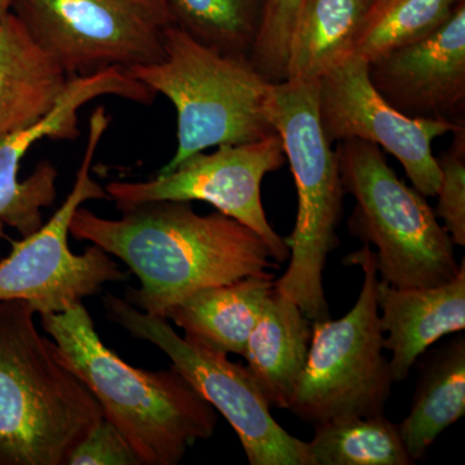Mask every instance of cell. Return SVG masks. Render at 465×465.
<instances>
[{
	"label": "cell",
	"mask_w": 465,
	"mask_h": 465,
	"mask_svg": "<svg viewBox=\"0 0 465 465\" xmlns=\"http://www.w3.org/2000/svg\"><path fill=\"white\" fill-rule=\"evenodd\" d=\"M119 213V219H106L78 207L70 235L128 266L142 286L128 287L124 300L150 316L166 317L198 290L274 278L272 269L280 268L255 232L219 211L203 216L191 202L155 201Z\"/></svg>",
	"instance_id": "1"
},
{
	"label": "cell",
	"mask_w": 465,
	"mask_h": 465,
	"mask_svg": "<svg viewBox=\"0 0 465 465\" xmlns=\"http://www.w3.org/2000/svg\"><path fill=\"white\" fill-rule=\"evenodd\" d=\"M41 322L140 464H179L198 440L215 433L216 410L176 367L148 371L124 362L101 341L84 302L43 314Z\"/></svg>",
	"instance_id": "2"
},
{
	"label": "cell",
	"mask_w": 465,
	"mask_h": 465,
	"mask_svg": "<svg viewBox=\"0 0 465 465\" xmlns=\"http://www.w3.org/2000/svg\"><path fill=\"white\" fill-rule=\"evenodd\" d=\"M35 314L24 300L0 302V465H66L105 418Z\"/></svg>",
	"instance_id": "3"
},
{
	"label": "cell",
	"mask_w": 465,
	"mask_h": 465,
	"mask_svg": "<svg viewBox=\"0 0 465 465\" xmlns=\"http://www.w3.org/2000/svg\"><path fill=\"white\" fill-rule=\"evenodd\" d=\"M127 72L176 110V152L158 173L208 148L278 134L269 115L273 84L249 58L207 47L180 27H168L163 60Z\"/></svg>",
	"instance_id": "4"
},
{
	"label": "cell",
	"mask_w": 465,
	"mask_h": 465,
	"mask_svg": "<svg viewBox=\"0 0 465 465\" xmlns=\"http://www.w3.org/2000/svg\"><path fill=\"white\" fill-rule=\"evenodd\" d=\"M318 82L273 84L269 108L298 191L295 228L284 238L290 264L273 289L298 304L311 322L331 320L323 272L339 246L345 194L335 150L321 128Z\"/></svg>",
	"instance_id": "5"
},
{
	"label": "cell",
	"mask_w": 465,
	"mask_h": 465,
	"mask_svg": "<svg viewBox=\"0 0 465 465\" xmlns=\"http://www.w3.org/2000/svg\"><path fill=\"white\" fill-rule=\"evenodd\" d=\"M342 191L356 201L349 231L375 246L379 280L394 287H430L457 277L454 242L423 194L401 182L381 149L345 139L335 150Z\"/></svg>",
	"instance_id": "6"
},
{
	"label": "cell",
	"mask_w": 465,
	"mask_h": 465,
	"mask_svg": "<svg viewBox=\"0 0 465 465\" xmlns=\"http://www.w3.org/2000/svg\"><path fill=\"white\" fill-rule=\"evenodd\" d=\"M358 265L363 284L354 307L338 321L312 322L307 362L289 406L291 414L317 425L384 415L391 397L390 361L376 304L374 251L370 244L342 260Z\"/></svg>",
	"instance_id": "7"
},
{
	"label": "cell",
	"mask_w": 465,
	"mask_h": 465,
	"mask_svg": "<svg viewBox=\"0 0 465 465\" xmlns=\"http://www.w3.org/2000/svg\"><path fill=\"white\" fill-rule=\"evenodd\" d=\"M110 121L112 116L103 106L92 112L74 185L51 219L23 240L8 238L11 252L0 262V302L24 300L39 316L61 313L99 295L104 284L130 277L96 244L81 255L69 247L70 223L76 208L88 201H110L105 188L91 177L92 162Z\"/></svg>",
	"instance_id": "8"
},
{
	"label": "cell",
	"mask_w": 465,
	"mask_h": 465,
	"mask_svg": "<svg viewBox=\"0 0 465 465\" xmlns=\"http://www.w3.org/2000/svg\"><path fill=\"white\" fill-rule=\"evenodd\" d=\"M11 14L67 75L163 60L164 0H14Z\"/></svg>",
	"instance_id": "9"
},
{
	"label": "cell",
	"mask_w": 465,
	"mask_h": 465,
	"mask_svg": "<svg viewBox=\"0 0 465 465\" xmlns=\"http://www.w3.org/2000/svg\"><path fill=\"white\" fill-rule=\"evenodd\" d=\"M103 307L105 316L133 338L161 349L183 378L224 416L251 465H312L308 443L291 436L275 421L246 366L186 341L166 318L143 313L113 293L104 296Z\"/></svg>",
	"instance_id": "10"
},
{
	"label": "cell",
	"mask_w": 465,
	"mask_h": 465,
	"mask_svg": "<svg viewBox=\"0 0 465 465\" xmlns=\"http://www.w3.org/2000/svg\"><path fill=\"white\" fill-rule=\"evenodd\" d=\"M284 163L282 140L273 134L258 142L220 145L210 154L197 153L154 179L112 182L105 191L118 210L155 201L206 202L255 232L281 265L290 259V249L266 219L262 183Z\"/></svg>",
	"instance_id": "11"
},
{
	"label": "cell",
	"mask_w": 465,
	"mask_h": 465,
	"mask_svg": "<svg viewBox=\"0 0 465 465\" xmlns=\"http://www.w3.org/2000/svg\"><path fill=\"white\" fill-rule=\"evenodd\" d=\"M318 116L330 143L360 139L384 148L405 168L406 176L424 197H436L440 170L432 143L458 125L436 119L410 118L376 91L369 63L348 54L318 82Z\"/></svg>",
	"instance_id": "12"
},
{
	"label": "cell",
	"mask_w": 465,
	"mask_h": 465,
	"mask_svg": "<svg viewBox=\"0 0 465 465\" xmlns=\"http://www.w3.org/2000/svg\"><path fill=\"white\" fill-rule=\"evenodd\" d=\"M115 96L149 106L158 96L122 67H108L91 74L70 76L54 109L30 127L0 136V225L23 237L43 225V208L57 197V168L43 161L24 182L18 179L21 162L41 140L74 142L81 136L79 110L99 97Z\"/></svg>",
	"instance_id": "13"
},
{
	"label": "cell",
	"mask_w": 465,
	"mask_h": 465,
	"mask_svg": "<svg viewBox=\"0 0 465 465\" xmlns=\"http://www.w3.org/2000/svg\"><path fill=\"white\" fill-rule=\"evenodd\" d=\"M376 91L410 118L465 122V2L436 32L369 63Z\"/></svg>",
	"instance_id": "14"
},
{
	"label": "cell",
	"mask_w": 465,
	"mask_h": 465,
	"mask_svg": "<svg viewBox=\"0 0 465 465\" xmlns=\"http://www.w3.org/2000/svg\"><path fill=\"white\" fill-rule=\"evenodd\" d=\"M376 304L381 311L384 349L394 381H406L412 367L440 338L465 329V262L448 283L394 287L379 280Z\"/></svg>",
	"instance_id": "15"
},
{
	"label": "cell",
	"mask_w": 465,
	"mask_h": 465,
	"mask_svg": "<svg viewBox=\"0 0 465 465\" xmlns=\"http://www.w3.org/2000/svg\"><path fill=\"white\" fill-rule=\"evenodd\" d=\"M69 79L14 14L0 21V136L41 121L63 96Z\"/></svg>",
	"instance_id": "16"
},
{
	"label": "cell",
	"mask_w": 465,
	"mask_h": 465,
	"mask_svg": "<svg viewBox=\"0 0 465 465\" xmlns=\"http://www.w3.org/2000/svg\"><path fill=\"white\" fill-rule=\"evenodd\" d=\"M274 278L246 277L222 286L206 287L177 302L166 313L197 347L244 357L247 341L271 291Z\"/></svg>",
	"instance_id": "17"
},
{
	"label": "cell",
	"mask_w": 465,
	"mask_h": 465,
	"mask_svg": "<svg viewBox=\"0 0 465 465\" xmlns=\"http://www.w3.org/2000/svg\"><path fill=\"white\" fill-rule=\"evenodd\" d=\"M311 339L312 322L302 309L272 290L243 357L269 406L289 409L307 362Z\"/></svg>",
	"instance_id": "18"
},
{
	"label": "cell",
	"mask_w": 465,
	"mask_h": 465,
	"mask_svg": "<svg viewBox=\"0 0 465 465\" xmlns=\"http://www.w3.org/2000/svg\"><path fill=\"white\" fill-rule=\"evenodd\" d=\"M366 16L365 0H304L290 35L284 81H320L353 54Z\"/></svg>",
	"instance_id": "19"
},
{
	"label": "cell",
	"mask_w": 465,
	"mask_h": 465,
	"mask_svg": "<svg viewBox=\"0 0 465 465\" xmlns=\"http://www.w3.org/2000/svg\"><path fill=\"white\" fill-rule=\"evenodd\" d=\"M465 414V339L458 336L423 360L411 411L399 425L410 458L420 460L434 440Z\"/></svg>",
	"instance_id": "20"
},
{
	"label": "cell",
	"mask_w": 465,
	"mask_h": 465,
	"mask_svg": "<svg viewBox=\"0 0 465 465\" xmlns=\"http://www.w3.org/2000/svg\"><path fill=\"white\" fill-rule=\"evenodd\" d=\"M308 443L312 465H412L399 425L385 415L314 425Z\"/></svg>",
	"instance_id": "21"
},
{
	"label": "cell",
	"mask_w": 465,
	"mask_h": 465,
	"mask_svg": "<svg viewBox=\"0 0 465 465\" xmlns=\"http://www.w3.org/2000/svg\"><path fill=\"white\" fill-rule=\"evenodd\" d=\"M164 5L173 25L195 41L222 54L250 57L262 0H164Z\"/></svg>",
	"instance_id": "22"
},
{
	"label": "cell",
	"mask_w": 465,
	"mask_h": 465,
	"mask_svg": "<svg viewBox=\"0 0 465 465\" xmlns=\"http://www.w3.org/2000/svg\"><path fill=\"white\" fill-rule=\"evenodd\" d=\"M463 0H394L365 24L353 54L371 63L388 52L420 41L442 26Z\"/></svg>",
	"instance_id": "23"
},
{
	"label": "cell",
	"mask_w": 465,
	"mask_h": 465,
	"mask_svg": "<svg viewBox=\"0 0 465 465\" xmlns=\"http://www.w3.org/2000/svg\"><path fill=\"white\" fill-rule=\"evenodd\" d=\"M302 3L304 0H262L259 32L249 58L272 84L286 79L290 35Z\"/></svg>",
	"instance_id": "24"
},
{
	"label": "cell",
	"mask_w": 465,
	"mask_h": 465,
	"mask_svg": "<svg viewBox=\"0 0 465 465\" xmlns=\"http://www.w3.org/2000/svg\"><path fill=\"white\" fill-rule=\"evenodd\" d=\"M452 134L451 145L437 158L440 170L437 217L457 246H465V122Z\"/></svg>",
	"instance_id": "25"
},
{
	"label": "cell",
	"mask_w": 465,
	"mask_h": 465,
	"mask_svg": "<svg viewBox=\"0 0 465 465\" xmlns=\"http://www.w3.org/2000/svg\"><path fill=\"white\" fill-rule=\"evenodd\" d=\"M66 465H142L128 440L104 418L70 452Z\"/></svg>",
	"instance_id": "26"
},
{
	"label": "cell",
	"mask_w": 465,
	"mask_h": 465,
	"mask_svg": "<svg viewBox=\"0 0 465 465\" xmlns=\"http://www.w3.org/2000/svg\"><path fill=\"white\" fill-rule=\"evenodd\" d=\"M365 2L367 5L366 23H369L371 18H374L376 15L381 14L382 9L387 8L391 3L394 2V0H365Z\"/></svg>",
	"instance_id": "27"
},
{
	"label": "cell",
	"mask_w": 465,
	"mask_h": 465,
	"mask_svg": "<svg viewBox=\"0 0 465 465\" xmlns=\"http://www.w3.org/2000/svg\"><path fill=\"white\" fill-rule=\"evenodd\" d=\"M12 2L14 0H0V21L11 12Z\"/></svg>",
	"instance_id": "28"
}]
</instances>
